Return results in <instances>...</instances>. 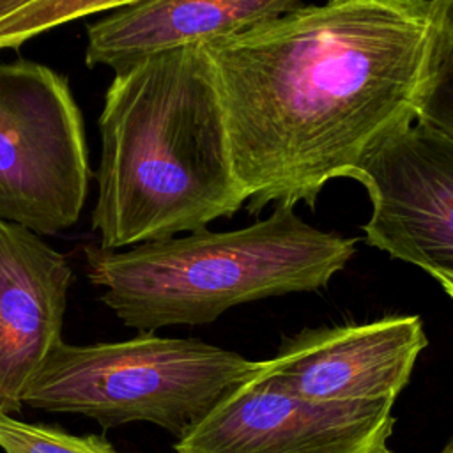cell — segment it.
I'll list each match as a JSON object with an SVG mask.
<instances>
[{
  "label": "cell",
  "instance_id": "277c9868",
  "mask_svg": "<svg viewBox=\"0 0 453 453\" xmlns=\"http://www.w3.org/2000/svg\"><path fill=\"white\" fill-rule=\"evenodd\" d=\"M258 372L260 361L154 331L88 345L60 340L27 384L23 405L87 416L104 430L147 421L180 437Z\"/></svg>",
  "mask_w": 453,
  "mask_h": 453
},
{
  "label": "cell",
  "instance_id": "5b68a950",
  "mask_svg": "<svg viewBox=\"0 0 453 453\" xmlns=\"http://www.w3.org/2000/svg\"><path fill=\"white\" fill-rule=\"evenodd\" d=\"M83 120L67 80L30 62H0V219L39 235L71 228L90 184Z\"/></svg>",
  "mask_w": 453,
  "mask_h": 453
},
{
  "label": "cell",
  "instance_id": "ba28073f",
  "mask_svg": "<svg viewBox=\"0 0 453 453\" xmlns=\"http://www.w3.org/2000/svg\"><path fill=\"white\" fill-rule=\"evenodd\" d=\"M426 343L418 315L303 329L262 361V372L311 402H395Z\"/></svg>",
  "mask_w": 453,
  "mask_h": 453
},
{
  "label": "cell",
  "instance_id": "7c38bea8",
  "mask_svg": "<svg viewBox=\"0 0 453 453\" xmlns=\"http://www.w3.org/2000/svg\"><path fill=\"white\" fill-rule=\"evenodd\" d=\"M136 2L142 0H34L0 19V50L18 48L65 23Z\"/></svg>",
  "mask_w": 453,
  "mask_h": 453
},
{
  "label": "cell",
  "instance_id": "9c48e42d",
  "mask_svg": "<svg viewBox=\"0 0 453 453\" xmlns=\"http://www.w3.org/2000/svg\"><path fill=\"white\" fill-rule=\"evenodd\" d=\"M73 269L42 235L0 219V411L18 412L23 391L62 340Z\"/></svg>",
  "mask_w": 453,
  "mask_h": 453
},
{
  "label": "cell",
  "instance_id": "5bb4252c",
  "mask_svg": "<svg viewBox=\"0 0 453 453\" xmlns=\"http://www.w3.org/2000/svg\"><path fill=\"white\" fill-rule=\"evenodd\" d=\"M30 2H34V0H0V19L12 14L14 11L21 9L23 5H27Z\"/></svg>",
  "mask_w": 453,
  "mask_h": 453
},
{
  "label": "cell",
  "instance_id": "2e32d148",
  "mask_svg": "<svg viewBox=\"0 0 453 453\" xmlns=\"http://www.w3.org/2000/svg\"><path fill=\"white\" fill-rule=\"evenodd\" d=\"M441 453H453V439H451V441L442 448V451H441Z\"/></svg>",
  "mask_w": 453,
  "mask_h": 453
},
{
  "label": "cell",
  "instance_id": "9a60e30c",
  "mask_svg": "<svg viewBox=\"0 0 453 453\" xmlns=\"http://www.w3.org/2000/svg\"><path fill=\"white\" fill-rule=\"evenodd\" d=\"M442 285V288H444V292L451 297V301H453V283H448V281H442L441 283Z\"/></svg>",
  "mask_w": 453,
  "mask_h": 453
},
{
  "label": "cell",
  "instance_id": "30bf717a",
  "mask_svg": "<svg viewBox=\"0 0 453 453\" xmlns=\"http://www.w3.org/2000/svg\"><path fill=\"white\" fill-rule=\"evenodd\" d=\"M297 5L299 0H142L87 25L85 62L117 69L149 53L237 34Z\"/></svg>",
  "mask_w": 453,
  "mask_h": 453
},
{
  "label": "cell",
  "instance_id": "e0dca14e",
  "mask_svg": "<svg viewBox=\"0 0 453 453\" xmlns=\"http://www.w3.org/2000/svg\"><path fill=\"white\" fill-rule=\"evenodd\" d=\"M380 453H393V451H391V449H388V448H384Z\"/></svg>",
  "mask_w": 453,
  "mask_h": 453
},
{
  "label": "cell",
  "instance_id": "3957f363",
  "mask_svg": "<svg viewBox=\"0 0 453 453\" xmlns=\"http://www.w3.org/2000/svg\"><path fill=\"white\" fill-rule=\"evenodd\" d=\"M356 253V239L304 223L290 205L250 226L85 248L87 278L129 327L202 326L228 308L324 288Z\"/></svg>",
  "mask_w": 453,
  "mask_h": 453
},
{
  "label": "cell",
  "instance_id": "7a4b0ae2",
  "mask_svg": "<svg viewBox=\"0 0 453 453\" xmlns=\"http://www.w3.org/2000/svg\"><path fill=\"white\" fill-rule=\"evenodd\" d=\"M97 127L101 159L90 219L101 248L205 230L246 203L203 42L113 69Z\"/></svg>",
  "mask_w": 453,
  "mask_h": 453
},
{
  "label": "cell",
  "instance_id": "4fadbf2b",
  "mask_svg": "<svg viewBox=\"0 0 453 453\" xmlns=\"http://www.w3.org/2000/svg\"><path fill=\"white\" fill-rule=\"evenodd\" d=\"M4 453H120L103 435H74L58 426L27 423L0 411Z\"/></svg>",
  "mask_w": 453,
  "mask_h": 453
},
{
  "label": "cell",
  "instance_id": "8992f818",
  "mask_svg": "<svg viewBox=\"0 0 453 453\" xmlns=\"http://www.w3.org/2000/svg\"><path fill=\"white\" fill-rule=\"evenodd\" d=\"M393 400L311 402L262 372L225 395L173 444L175 453H380Z\"/></svg>",
  "mask_w": 453,
  "mask_h": 453
},
{
  "label": "cell",
  "instance_id": "6da1fadb",
  "mask_svg": "<svg viewBox=\"0 0 453 453\" xmlns=\"http://www.w3.org/2000/svg\"><path fill=\"white\" fill-rule=\"evenodd\" d=\"M432 0H326L205 41L250 214L313 207L416 120Z\"/></svg>",
  "mask_w": 453,
  "mask_h": 453
},
{
  "label": "cell",
  "instance_id": "8fae6325",
  "mask_svg": "<svg viewBox=\"0 0 453 453\" xmlns=\"http://www.w3.org/2000/svg\"><path fill=\"white\" fill-rule=\"evenodd\" d=\"M414 122L453 138V0H432V28Z\"/></svg>",
  "mask_w": 453,
  "mask_h": 453
},
{
  "label": "cell",
  "instance_id": "52a82bcc",
  "mask_svg": "<svg viewBox=\"0 0 453 453\" xmlns=\"http://www.w3.org/2000/svg\"><path fill=\"white\" fill-rule=\"evenodd\" d=\"M350 179L372 202L366 242L453 283V138L411 124Z\"/></svg>",
  "mask_w": 453,
  "mask_h": 453
}]
</instances>
